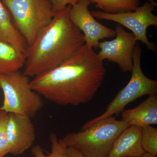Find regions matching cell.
Returning <instances> with one entry per match:
<instances>
[{
	"instance_id": "30bf717a",
	"label": "cell",
	"mask_w": 157,
	"mask_h": 157,
	"mask_svg": "<svg viewBox=\"0 0 157 157\" xmlns=\"http://www.w3.org/2000/svg\"><path fill=\"white\" fill-rule=\"evenodd\" d=\"M7 135L10 153L14 155L22 154L32 147L36 139L35 127L31 118L9 113Z\"/></svg>"
},
{
	"instance_id": "44dd1931",
	"label": "cell",
	"mask_w": 157,
	"mask_h": 157,
	"mask_svg": "<svg viewBox=\"0 0 157 157\" xmlns=\"http://www.w3.org/2000/svg\"><path fill=\"white\" fill-rule=\"evenodd\" d=\"M157 157V156H154L150 154L144 152L142 155H140L138 156L135 157Z\"/></svg>"
},
{
	"instance_id": "8fae6325",
	"label": "cell",
	"mask_w": 157,
	"mask_h": 157,
	"mask_svg": "<svg viewBox=\"0 0 157 157\" xmlns=\"http://www.w3.org/2000/svg\"><path fill=\"white\" fill-rule=\"evenodd\" d=\"M142 128L130 125L116 139L107 157L138 156L145 152L141 144Z\"/></svg>"
},
{
	"instance_id": "ba28073f",
	"label": "cell",
	"mask_w": 157,
	"mask_h": 157,
	"mask_svg": "<svg viewBox=\"0 0 157 157\" xmlns=\"http://www.w3.org/2000/svg\"><path fill=\"white\" fill-rule=\"evenodd\" d=\"M115 31V39L100 42L98 56L101 60L107 59L117 64L123 73L132 72L137 41L133 34L126 32L121 25L116 26Z\"/></svg>"
},
{
	"instance_id": "d6986e66",
	"label": "cell",
	"mask_w": 157,
	"mask_h": 157,
	"mask_svg": "<svg viewBox=\"0 0 157 157\" xmlns=\"http://www.w3.org/2000/svg\"><path fill=\"white\" fill-rule=\"evenodd\" d=\"M78 1V0H50L52 11L55 14L68 6H73Z\"/></svg>"
},
{
	"instance_id": "3957f363",
	"label": "cell",
	"mask_w": 157,
	"mask_h": 157,
	"mask_svg": "<svg viewBox=\"0 0 157 157\" xmlns=\"http://www.w3.org/2000/svg\"><path fill=\"white\" fill-rule=\"evenodd\" d=\"M113 116L97 121L81 132L68 134L62 139L68 147L87 157H107L118 136L129 126Z\"/></svg>"
},
{
	"instance_id": "6da1fadb",
	"label": "cell",
	"mask_w": 157,
	"mask_h": 157,
	"mask_svg": "<svg viewBox=\"0 0 157 157\" xmlns=\"http://www.w3.org/2000/svg\"><path fill=\"white\" fill-rule=\"evenodd\" d=\"M106 73L103 61L85 44L56 67L35 76L31 88L51 102L77 106L93 100Z\"/></svg>"
},
{
	"instance_id": "7a4b0ae2",
	"label": "cell",
	"mask_w": 157,
	"mask_h": 157,
	"mask_svg": "<svg viewBox=\"0 0 157 157\" xmlns=\"http://www.w3.org/2000/svg\"><path fill=\"white\" fill-rule=\"evenodd\" d=\"M71 6L57 12L26 51L28 77L40 75L59 66L85 44L84 35L71 21Z\"/></svg>"
},
{
	"instance_id": "9c48e42d",
	"label": "cell",
	"mask_w": 157,
	"mask_h": 157,
	"mask_svg": "<svg viewBox=\"0 0 157 157\" xmlns=\"http://www.w3.org/2000/svg\"><path fill=\"white\" fill-rule=\"evenodd\" d=\"M89 0H78L71 6L69 16L71 21L82 32L85 44L97 49L100 41L105 38L116 36L115 30L98 22L89 10Z\"/></svg>"
},
{
	"instance_id": "5bb4252c",
	"label": "cell",
	"mask_w": 157,
	"mask_h": 157,
	"mask_svg": "<svg viewBox=\"0 0 157 157\" xmlns=\"http://www.w3.org/2000/svg\"><path fill=\"white\" fill-rule=\"evenodd\" d=\"M0 38L26 53L27 43L11 21V16L0 1Z\"/></svg>"
},
{
	"instance_id": "277c9868",
	"label": "cell",
	"mask_w": 157,
	"mask_h": 157,
	"mask_svg": "<svg viewBox=\"0 0 157 157\" xmlns=\"http://www.w3.org/2000/svg\"><path fill=\"white\" fill-rule=\"evenodd\" d=\"M29 77L19 70L9 74H0V88L4 101L0 110L32 118L44 106L41 96L30 86Z\"/></svg>"
},
{
	"instance_id": "2e32d148",
	"label": "cell",
	"mask_w": 157,
	"mask_h": 157,
	"mask_svg": "<svg viewBox=\"0 0 157 157\" xmlns=\"http://www.w3.org/2000/svg\"><path fill=\"white\" fill-rule=\"evenodd\" d=\"M49 140L51 144V153L45 155L41 146L39 145L33 146L31 153L35 157H69L67 153L68 147L62 139H58L54 133H50Z\"/></svg>"
},
{
	"instance_id": "9a60e30c",
	"label": "cell",
	"mask_w": 157,
	"mask_h": 157,
	"mask_svg": "<svg viewBox=\"0 0 157 157\" xmlns=\"http://www.w3.org/2000/svg\"><path fill=\"white\" fill-rule=\"evenodd\" d=\"M96 7L106 13L119 14L135 11L140 5V0H89Z\"/></svg>"
},
{
	"instance_id": "ac0fdd59",
	"label": "cell",
	"mask_w": 157,
	"mask_h": 157,
	"mask_svg": "<svg viewBox=\"0 0 157 157\" xmlns=\"http://www.w3.org/2000/svg\"><path fill=\"white\" fill-rule=\"evenodd\" d=\"M9 113L0 110V157H4L10 153L8 135L7 124Z\"/></svg>"
},
{
	"instance_id": "4fadbf2b",
	"label": "cell",
	"mask_w": 157,
	"mask_h": 157,
	"mask_svg": "<svg viewBox=\"0 0 157 157\" xmlns=\"http://www.w3.org/2000/svg\"><path fill=\"white\" fill-rule=\"evenodd\" d=\"M26 55L0 38V74L18 71L25 63Z\"/></svg>"
},
{
	"instance_id": "8992f818",
	"label": "cell",
	"mask_w": 157,
	"mask_h": 157,
	"mask_svg": "<svg viewBox=\"0 0 157 157\" xmlns=\"http://www.w3.org/2000/svg\"><path fill=\"white\" fill-rule=\"evenodd\" d=\"M141 48L136 45L133 53L132 75L128 83L118 93L105 112L85 124L82 130L97 121L118 115L128 104L142 96L157 94V81L148 78L144 74L141 67Z\"/></svg>"
},
{
	"instance_id": "52a82bcc",
	"label": "cell",
	"mask_w": 157,
	"mask_h": 157,
	"mask_svg": "<svg viewBox=\"0 0 157 157\" xmlns=\"http://www.w3.org/2000/svg\"><path fill=\"white\" fill-rule=\"evenodd\" d=\"M157 6L153 0H147L143 6L135 11L119 14H109L101 11L91 12L94 17L99 19L112 21L125 27L132 31L136 41L145 44L149 50L155 52L154 43L150 42L147 36V29L150 26L157 25V17L153 13Z\"/></svg>"
},
{
	"instance_id": "5b68a950",
	"label": "cell",
	"mask_w": 157,
	"mask_h": 157,
	"mask_svg": "<svg viewBox=\"0 0 157 157\" xmlns=\"http://www.w3.org/2000/svg\"><path fill=\"white\" fill-rule=\"evenodd\" d=\"M11 13L14 25L28 45L33 43L55 14L50 0H2Z\"/></svg>"
},
{
	"instance_id": "e0dca14e",
	"label": "cell",
	"mask_w": 157,
	"mask_h": 157,
	"mask_svg": "<svg viewBox=\"0 0 157 157\" xmlns=\"http://www.w3.org/2000/svg\"><path fill=\"white\" fill-rule=\"evenodd\" d=\"M141 128V144L144 151L145 152L157 156V129L151 125Z\"/></svg>"
},
{
	"instance_id": "ffe728a7",
	"label": "cell",
	"mask_w": 157,
	"mask_h": 157,
	"mask_svg": "<svg viewBox=\"0 0 157 157\" xmlns=\"http://www.w3.org/2000/svg\"><path fill=\"white\" fill-rule=\"evenodd\" d=\"M67 153L69 157H87L75 149L71 147H67Z\"/></svg>"
},
{
	"instance_id": "7c38bea8",
	"label": "cell",
	"mask_w": 157,
	"mask_h": 157,
	"mask_svg": "<svg viewBox=\"0 0 157 157\" xmlns=\"http://www.w3.org/2000/svg\"><path fill=\"white\" fill-rule=\"evenodd\" d=\"M122 121L128 124L143 128L157 124V95H149L145 101L133 109L124 110Z\"/></svg>"
}]
</instances>
